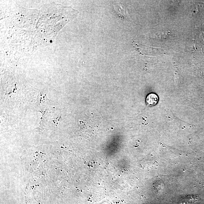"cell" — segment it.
<instances>
[{
    "label": "cell",
    "instance_id": "cell-1",
    "mask_svg": "<svg viewBox=\"0 0 204 204\" xmlns=\"http://www.w3.org/2000/svg\"><path fill=\"white\" fill-rule=\"evenodd\" d=\"M158 97L155 93H150L147 96L146 99V103L149 107L153 106L157 104Z\"/></svg>",
    "mask_w": 204,
    "mask_h": 204
}]
</instances>
